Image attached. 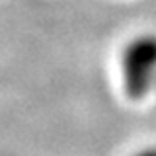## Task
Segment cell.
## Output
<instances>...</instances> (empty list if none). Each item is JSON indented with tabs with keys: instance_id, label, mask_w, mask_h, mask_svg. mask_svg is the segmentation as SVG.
Instances as JSON below:
<instances>
[{
	"instance_id": "obj_2",
	"label": "cell",
	"mask_w": 156,
	"mask_h": 156,
	"mask_svg": "<svg viewBox=\"0 0 156 156\" xmlns=\"http://www.w3.org/2000/svg\"><path fill=\"white\" fill-rule=\"evenodd\" d=\"M135 156H156V148H146V150H140L139 154Z\"/></svg>"
},
{
	"instance_id": "obj_1",
	"label": "cell",
	"mask_w": 156,
	"mask_h": 156,
	"mask_svg": "<svg viewBox=\"0 0 156 156\" xmlns=\"http://www.w3.org/2000/svg\"><path fill=\"white\" fill-rule=\"evenodd\" d=\"M123 82L131 96L143 98L156 88V35H139L123 53Z\"/></svg>"
}]
</instances>
